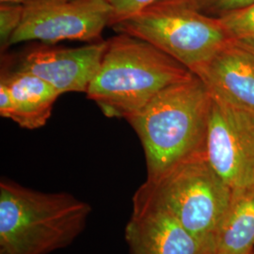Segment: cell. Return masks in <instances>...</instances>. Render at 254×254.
<instances>
[{
  "instance_id": "2e32d148",
  "label": "cell",
  "mask_w": 254,
  "mask_h": 254,
  "mask_svg": "<svg viewBox=\"0 0 254 254\" xmlns=\"http://www.w3.org/2000/svg\"><path fill=\"white\" fill-rule=\"evenodd\" d=\"M112 8L110 27L120 21L136 14L158 0H108Z\"/></svg>"
},
{
  "instance_id": "9c48e42d",
  "label": "cell",
  "mask_w": 254,
  "mask_h": 254,
  "mask_svg": "<svg viewBox=\"0 0 254 254\" xmlns=\"http://www.w3.org/2000/svg\"><path fill=\"white\" fill-rule=\"evenodd\" d=\"M106 46L107 41L74 48L32 46L20 55L15 69L36 75L61 94L86 93L100 67Z\"/></svg>"
},
{
  "instance_id": "52a82bcc",
  "label": "cell",
  "mask_w": 254,
  "mask_h": 254,
  "mask_svg": "<svg viewBox=\"0 0 254 254\" xmlns=\"http://www.w3.org/2000/svg\"><path fill=\"white\" fill-rule=\"evenodd\" d=\"M205 156L234 193L254 187V114L211 94Z\"/></svg>"
},
{
  "instance_id": "ac0fdd59",
  "label": "cell",
  "mask_w": 254,
  "mask_h": 254,
  "mask_svg": "<svg viewBox=\"0 0 254 254\" xmlns=\"http://www.w3.org/2000/svg\"><path fill=\"white\" fill-rule=\"evenodd\" d=\"M27 0H0V3L2 2H9V3H24Z\"/></svg>"
},
{
  "instance_id": "8fae6325",
  "label": "cell",
  "mask_w": 254,
  "mask_h": 254,
  "mask_svg": "<svg viewBox=\"0 0 254 254\" xmlns=\"http://www.w3.org/2000/svg\"><path fill=\"white\" fill-rule=\"evenodd\" d=\"M0 83L8 88L12 100L10 120L30 130L46 125L56 101L62 95L40 77L16 69L2 71Z\"/></svg>"
},
{
  "instance_id": "277c9868",
  "label": "cell",
  "mask_w": 254,
  "mask_h": 254,
  "mask_svg": "<svg viewBox=\"0 0 254 254\" xmlns=\"http://www.w3.org/2000/svg\"><path fill=\"white\" fill-rule=\"evenodd\" d=\"M137 190L163 206L193 236L217 249L218 232L235 193L211 167L205 153L156 179H146Z\"/></svg>"
},
{
  "instance_id": "30bf717a",
  "label": "cell",
  "mask_w": 254,
  "mask_h": 254,
  "mask_svg": "<svg viewBox=\"0 0 254 254\" xmlns=\"http://www.w3.org/2000/svg\"><path fill=\"white\" fill-rule=\"evenodd\" d=\"M196 75L211 94L254 114V53L230 43Z\"/></svg>"
},
{
  "instance_id": "4fadbf2b",
  "label": "cell",
  "mask_w": 254,
  "mask_h": 254,
  "mask_svg": "<svg viewBox=\"0 0 254 254\" xmlns=\"http://www.w3.org/2000/svg\"><path fill=\"white\" fill-rule=\"evenodd\" d=\"M217 18L232 44L254 53V3Z\"/></svg>"
},
{
  "instance_id": "9a60e30c",
  "label": "cell",
  "mask_w": 254,
  "mask_h": 254,
  "mask_svg": "<svg viewBox=\"0 0 254 254\" xmlns=\"http://www.w3.org/2000/svg\"><path fill=\"white\" fill-rule=\"evenodd\" d=\"M23 9L22 3H0V47L2 52L9 47L11 37L22 21Z\"/></svg>"
},
{
  "instance_id": "6da1fadb",
  "label": "cell",
  "mask_w": 254,
  "mask_h": 254,
  "mask_svg": "<svg viewBox=\"0 0 254 254\" xmlns=\"http://www.w3.org/2000/svg\"><path fill=\"white\" fill-rule=\"evenodd\" d=\"M210 101L206 85L193 74L164 89L127 119L143 148L148 180L205 153Z\"/></svg>"
},
{
  "instance_id": "7a4b0ae2",
  "label": "cell",
  "mask_w": 254,
  "mask_h": 254,
  "mask_svg": "<svg viewBox=\"0 0 254 254\" xmlns=\"http://www.w3.org/2000/svg\"><path fill=\"white\" fill-rule=\"evenodd\" d=\"M193 74L148 42L118 33L107 41L86 94L107 117L127 120L164 89Z\"/></svg>"
},
{
  "instance_id": "5bb4252c",
  "label": "cell",
  "mask_w": 254,
  "mask_h": 254,
  "mask_svg": "<svg viewBox=\"0 0 254 254\" xmlns=\"http://www.w3.org/2000/svg\"><path fill=\"white\" fill-rule=\"evenodd\" d=\"M157 2L180 5L217 18L232 10L249 6L254 3V0H158Z\"/></svg>"
},
{
  "instance_id": "5b68a950",
  "label": "cell",
  "mask_w": 254,
  "mask_h": 254,
  "mask_svg": "<svg viewBox=\"0 0 254 254\" xmlns=\"http://www.w3.org/2000/svg\"><path fill=\"white\" fill-rule=\"evenodd\" d=\"M111 28L148 42L194 74L231 43L218 18L163 2H155Z\"/></svg>"
},
{
  "instance_id": "3957f363",
  "label": "cell",
  "mask_w": 254,
  "mask_h": 254,
  "mask_svg": "<svg viewBox=\"0 0 254 254\" xmlns=\"http://www.w3.org/2000/svg\"><path fill=\"white\" fill-rule=\"evenodd\" d=\"M91 206L67 192L46 193L0 182V254H50L71 245Z\"/></svg>"
},
{
  "instance_id": "7c38bea8",
  "label": "cell",
  "mask_w": 254,
  "mask_h": 254,
  "mask_svg": "<svg viewBox=\"0 0 254 254\" xmlns=\"http://www.w3.org/2000/svg\"><path fill=\"white\" fill-rule=\"evenodd\" d=\"M217 254H254V186L235 193L218 232Z\"/></svg>"
},
{
  "instance_id": "e0dca14e",
  "label": "cell",
  "mask_w": 254,
  "mask_h": 254,
  "mask_svg": "<svg viewBox=\"0 0 254 254\" xmlns=\"http://www.w3.org/2000/svg\"><path fill=\"white\" fill-rule=\"evenodd\" d=\"M12 114V100L8 88L0 83V115L3 118L10 119Z\"/></svg>"
},
{
  "instance_id": "ba28073f",
  "label": "cell",
  "mask_w": 254,
  "mask_h": 254,
  "mask_svg": "<svg viewBox=\"0 0 254 254\" xmlns=\"http://www.w3.org/2000/svg\"><path fill=\"white\" fill-rule=\"evenodd\" d=\"M125 236L129 254H217V249L193 236L173 215L136 190Z\"/></svg>"
},
{
  "instance_id": "8992f818",
  "label": "cell",
  "mask_w": 254,
  "mask_h": 254,
  "mask_svg": "<svg viewBox=\"0 0 254 254\" xmlns=\"http://www.w3.org/2000/svg\"><path fill=\"white\" fill-rule=\"evenodd\" d=\"M22 4V21L9 46L30 41L98 43L112 19L108 0H27Z\"/></svg>"
}]
</instances>
